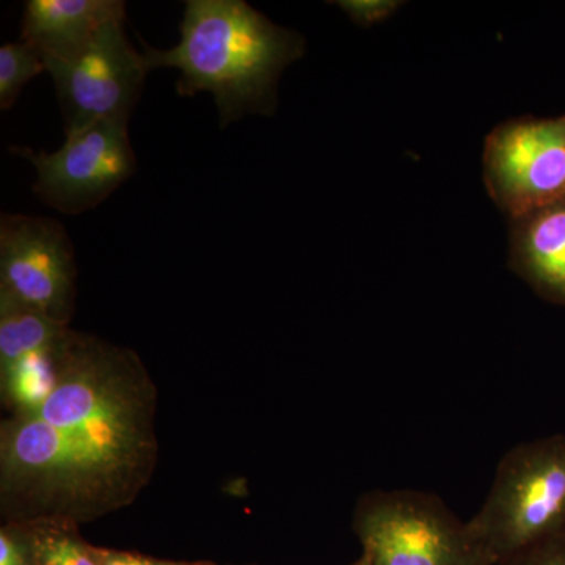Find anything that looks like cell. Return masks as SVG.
Masks as SVG:
<instances>
[{
	"label": "cell",
	"mask_w": 565,
	"mask_h": 565,
	"mask_svg": "<svg viewBox=\"0 0 565 565\" xmlns=\"http://www.w3.org/2000/svg\"><path fill=\"white\" fill-rule=\"evenodd\" d=\"M504 565H565V533L520 553Z\"/></svg>",
	"instance_id": "obj_16"
},
{
	"label": "cell",
	"mask_w": 565,
	"mask_h": 565,
	"mask_svg": "<svg viewBox=\"0 0 565 565\" xmlns=\"http://www.w3.org/2000/svg\"><path fill=\"white\" fill-rule=\"evenodd\" d=\"M76 256L54 218L2 214L0 294L66 326L73 313Z\"/></svg>",
	"instance_id": "obj_8"
},
{
	"label": "cell",
	"mask_w": 565,
	"mask_h": 565,
	"mask_svg": "<svg viewBox=\"0 0 565 565\" xmlns=\"http://www.w3.org/2000/svg\"><path fill=\"white\" fill-rule=\"evenodd\" d=\"M41 73H47V68L39 51L21 40L18 43L2 44L0 46V109H11L20 98L22 88Z\"/></svg>",
	"instance_id": "obj_13"
},
{
	"label": "cell",
	"mask_w": 565,
	"mask_h": 565,
	"mask_svg": "<svg viewBox=\"0 0 565 565\" xmlns=\"http://www.w3.org/2000/svg\"><path fill=\"white\" fill-rule=\"evenodd\" d=\"M58 344L28 353L9 366L2 367L7 396L20 407L22 416L35 414L55 388L58 374Z\"/></svg>",
	"instance_id": "obj_12"
},
{
	"label": "cell",
	"mask_w": 565,
	"mask_h": 565,
	"mask_svg": "<svg viewBox=\"0 0 565 565\" xmlns=\"http://www.w3.org/2000/svg\"><path fill=\"white\" fill-rule=\"evenodd\" d=\"M54 81L66 134L109 118L131 117L150 73L147 57L129 43L125 21L99 32L77 54L46 62Z\"/></svg>",
	"instance_id": "obj_6"
},
{
	"label": "cell",
	"mask_w": 565,
	"mask_h": 565,
	"mask_svg": "<svg viewBox=\"0 0 565 565\" xmlns=\"http://www.w3.org/2000/svg\"><path fill=\"white\" fill-rule=\"evenodd\" d=\"M143 565H172V564L159 563V561L147 559V557H145Z\"/></svg>",
	"instance_id": "obj_18"
},
{
	"label": "cell",
	"mask_w": 565,
	"mask_h": 565,
	"mask_svg": "<svg viewBox=\"0 0 565 565\" xmlns=\"http://www.w3.org/2000/svg\"><path fill=\"white\" fill-rule=\"evenodd\" d=\"M140 452L104 444L76 429H63L22 416L2 437L7 486L65 501L88 500L132 473Z\"/></svg>",
	"instance_id": "obj_3"
},
{
	"label": "cell",
	"mask_w": 565,
	"mask_h": 565,
	"mask_svg": "<svg viewBox=\"0 0 565 565\" xmlns=\"http://www.w3.org/2000/svg\"><path fill=\"white\" fill-rule=\"evenodd\" d=\"M355 533L366 565H492L467 522L433 493L377 490L360 500Z\"/></svg>",
	"instance_id": "obj_4"
},
{
	"label": "cell",
	"mask_w": 565,
	"mask_h": 565,
	"mask_svg": "<svg viewBox=\"0 0 565 565\" xmlns=\"http://www.w3.org/2000/svg\"><path fill=\"white\" fill-rule=\"evenodd\" d=\"M355 565H366V564H364L363 561L360 559L359 563H356Z\"/></svg>",
	"instance_id": "obj_19"
},
{
	"label": "cell",
	"mask_w": 565,
	"mask_h": 565,
	"mask_svg": "<svg viewBox=\"0 0 565 565\" xmlns=\"http://www.w3.org/2000/svg\"><path fill=\"white\" fill-rule=\"evenodd\" d=\"M302 35L274 24L244 0H188L172 50L145 46L150 70L180 73L181 96L210 92L221 126L247 114L273 115L282 71L299 61Z\"/></svg>",
	"instance_id": "obj_1"
},
{
	"label": "cell",
	"mask_w": 565,
	"mask_h": 565,
	"mask_svg": "<svg viewBox=\"0 0 565 565\" xmlns=\"http://www.w3.org/2000/svg\"><path fill=\"white\" fill-rule=\"evenodd\" d=\"M36 565H102L95 552L70 535L43 534L33 545Z\"/></svg>",
	"instance_id": "obj_14"
},
{
	"label": "cell",
	"mask_w": 565,
	"mask_h": 565,
	"mask_svg": "<svg viewBox=\"0 0 565 565\" xmlns=\"http://www.w3.org/2000/svg\"><path fill=\"white\" fill-rule=\"evenodd\" d=\"M65 326L35 308L0 294V364L17 362L28 353L58 344Z\"/></svg>",
	"instance_id": "obj_11"
},
{
	"label": "cell",
	"mask_w": 565,
	"mask_h": 565,
	"mask_svg": "<svg viewBox=\"0 0 565 565\" xmlns=\"http://www.w3.org/2000/svg\"><path fill=\"white\" fill-rule=\"evenodd\" d=\"M128 118H109L66 134L55 152L11 148L36 169L33 192L62 214L93 210L136 172V152L129 140Z\"/></svg>",
	"instance_id": "obj_5"
},
{
	"label": "cell",
	"mask_w": 565,
	"mask_h": 565,
	"mask_svg": "<svg viewBox=\"0 0 565 565\" xmlns=\"http://www.w3.org/2000/svg\"><path fill=\"white\" fill-rule=\"evenodd\" d=\"M334 6L348 14L349 20L360 28H373L385 22L396 13L404 2L396 0H338Z\"/></svg>",
	"instance_id": "obj_15"
},
{
	"label": "cell",
	"mask_w": 565,
	"mask_h": 565,
	"mask_svg": "<svg viewBox=\"0 0 565 565\" xmlns=\"http://www.w3.org/2000/svg\"><path fill=\"white\" fill-rule=\"evenodd\" d=\"M118 21H126L121 0H29L21 41L39 51L44 62L65 61Z\"/></svg>",
	"instance_id": "obj_9"
},
{
	"label": "cell",
	"mask_w": 565,
	"mask_h": 565,
	"mask_svg": "<svg viewBox=\"0 0 565 565\" xmlns=\"http://www.w3.org/2000/svg\"><path fill=\"white\" fill-rule=\"evenodd\" d=\"M484 181L509 221L565 196V115L516 118L489 134Z\"/></svg>",
	"instance_id": "obj_7"
},
{
	"label": "cell",
	"mask_w": 565,
	"mask_h": 565,
	"mask_svg": "<svg viewBox=\"0 0 565 565\" xmlns=\"http://www.w3.org/2000/svg\"><path fill=\"white\" fill-rule=\"evenodd\" d=\"M514 273L542 299L565 307V196L511 221Z\"/></svg>",
	"instance_id": "obj_10"
},
{
	"label": "cell",
	"mask_w": 565,
	"mask_h": 565,
	"mask_svg": "<svg viewBox=\"0 0 565 565\" xmlns=\"http://www.w3.org/2000/svg\"><path fill=\"white\" fill-rule=\"evenodd\" d=\"M467 526L492 565H504L564 534L565 435H546L509 449Z\"/></svg>",
	"instance_id": "obj_2"
},
{
	"label": "cell",
	"mask_w": 565,
	"mask_h": 565,
	"mask_svg": "<svg viewBox=\"0 0 565 565\" xmlns=\"http://www.w3.org/2000/svg\"><path fill=\"white\" fill-rule=\"evenodd\" d=\"M0 565H29L22 546L6 531L0 534Z\"/></svg>",
	"instance_id": "obj_17"
}]
</instances>
